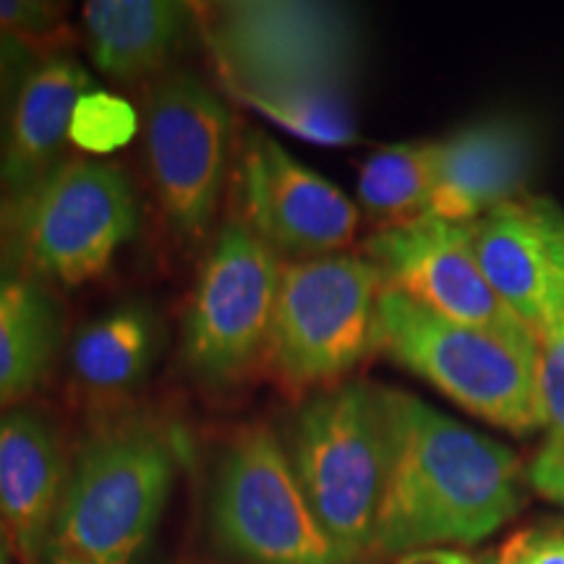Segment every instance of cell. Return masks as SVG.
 Returning <instances> with one entry per match:
<instances>
[{
    "label": "cell",
    "mask_w": 564,
    "mask_h": 564,
    "mask_svg": "<svg viewBox=\"0 0 564 564\" xmlns=\"http://www.w3.org/2000/svg\"><path fill=\"white\" fill-rule=\"evenodd\" d=\"M528 481L549 502L564 507V440H546L528 468Z\"/></svg>",
    "instance_id": "4316f807"
},
{
    "label": "cell",
    "mask_w": 564,
    "mask_h": 564,
    "mask_svg": "<svg viewBox=\"0 0 564 564\" xmlns=\"http://www.w3.org/2000/svg\"><path fill=\"white\" fill-rule=\"evenodd\" d=\"M535 415L546 440H564V288L535 327Z\"/></svg>",
    "instance_id": "7402d4cb"
},
{
    "label": "cell",
    "mask_w": 564,
    "mask_h": 564,
    "mask_svg": "<svg viewBox=\"0 0 564 564\" xmlns=\"http://www.w3.org/2000/svg\"><path fill=\"white\" fill-rule=\"evenodd\" d=\"M61 432L40 408L0 411V520L24 564H37L68 481Z\"/></svg>",
    "instance_id": "9a60e30c"
},
{
    "label": "cell",
    "mask_w": 564,
    "mask_h": 564,
    "mask_svg": "<svg viewBox=\"0 0 564 564\" xmlns=\"http://www.w3.org/2000/svg\"><path fill=\"white\" fill-rule=\"evenodd\" d=\"M236 100L262 112L293 137L322 147H348L358 139L348 84L316 82L257 91H236Z\"/></svg>",
    "instance_id": "44dd1931"
},
{
    "label": "cell",
    "mask_w": 564,
    "mask_h": 564,
    "mask_svg": "<svg viewBox=\"0 0 564 564\" xmlns=\"http://www.w3.org/2000/svg\"><path fill=\"white\" fill-rule=\"evenodd\" d=\"M209 523L220 552L243 564H340L267 426L246 429L225 449Z\"/></svg>",
    "instance_id": "ba28073f"
},
{
    "label": "cell",
    "mask_w": 564,
    "mask_h": 564,
    "mask_svg": "<svg viewBox=\"0 0 564 564\" xmlns=\"http://www.w3.org/2000/svg\"><path fill=\"white\" fill-rule=\"evenodd\" d=\"M440 141H408L373 152L358 175V202L379 230L426 217L436 183Z\"/></svg>",
    "instance_id": "ffe728a7"
},
{
    "label": "cell",
    "mask_w": 564,
    "mask_h": 564,
    "mask_svg": "<svg viewBox=\"0 0 564 564\" xmlns=\"http://www.w3.org/2000/svg\"><path fill=\"white\" fill-rule=\"evenodd\" d=\"M91 87V76L74 55H42L21 84L0 137L3 196L26 192L61 165L70 116Z\"/></svg>",
    "instance_id": "2e32d148"
},
{
    "label": "cell",
    "mask_w": 564,
    "mask_h": 564,
    "mask_svg": "<svg viewBox=\"0 0 564 564\" xmlns=\"http://www.w3.org/2000/svg\"><path fill=\"white\" fill-rule=\"evenodd\" d=\"M0 564H9V554H6V544H3V539H0Z\"/></svg>",
    "instance_id": "f1b7e54d"
},
{
    "label": "cell",
    "mask_w": 564,
    "mask_h": 564,
    "mask_svg": "<svg viewBox=\"0 0 564 564\" xmlns=\"http://www.w3.org/2000/svg\"><path fill=\"white\" fill-rule=\"evenodd\" d=\"M162 350V319L147 301H126L89 319L74 335L68 366L91 394H123L139 387Z\"/></svg>",
    "instance_id": "d6986e66"
},
{
    "label": "cell",
    "mask_w": 564,
    "mask_h": 564,
    "mask_svg": "<svg viewBox=\"0 0 564 564\" xmlns=\"http://www.w3.org/2000/svg\"><path fill=\"white\" fill-rule=\"evenodd\" d=\"M194 9L178 0H89L82 17L91 63L118 84L165 68L194 30Z\"/></svg>",
    "instance_id": "e0dca14e"
},
{
    "label": "cell",
    "mask_w": 564,
    "mask_h": 564,
    "mask_svg": "<svg viewBox=\"0 0 564 564\" xmlns=\"http://www.w3.org/2000/svg\"><path fill=\"white\" fill-rule=\"evenodd\" d=\"M497 564H564V531L523 528L499 549Z\"/></svg>",
    "instance_id": "484cf974"
},
{
    "label": "cell",
    "mask_w": 564,
    "mask_h": 564,
    "mask_svg": "<svg viewBox=\"0 0 564 564\" xmlns=\"http://www.w3.org/2000/svg\"><path fill=\"white\" fill-rule=\"evenodd\" d=\"M228 105L192 70H175L147 97V165L162 215L181 241H199L215 217L228 167Z\"/></svg>",
    "instance_id": "30bf717a"
},
{
    "label": "cell",
    "mask_w": 564,
    "mask_h": 564,
    "mask_svg": "<svg viewBox=\"0 0 564 564\" xmlns=\"http://www.w3.org/2000/svg\"><path fill=\"white\" fill-rule=\"evenodd\" d=\"M40 58L42 51L30 45V42L0 32V137H3L6 118H9L21 84L30 76V70L37 66Z\"/></svg>",
    "instance_id": "d4e9b609"
},
{
    "label": "cell",
    "mask_w": 564,
    "mask_h": 564,
    "mask_svg": "<svg viewBox=\"0 0 564 564\" xmlns=\"http://www.w3.org/2000/svg\"><path fill=\"white\" fill-rule=\"evenodd\" d=\"M63 340L53 288L0 262V411L17 408L51 373Z\"/></svg>",
    "instance_id": "ac0fdd59"
},
{
    "label": "cell",
    "mask_w": 564,
    "mask_h": 564,
    "mask_svg": "<svg viewBox=\"0 0 564 564\" xmlns=\"http://www.w3.org/2000/svg\"><path fill=\"white\" fill-rule=\"evenodd\" d=\"M494 293L525 324L539 327L564 288V215L546 199H514L465 225Z\"/></svg>",
    "instance_id": "4fadbf2b"
},
{
    "label": "cell",
    "mask_w": 564,
    "mask_h": 564,
    "mask_svg": "<svg viewBox=\"0 0 564 564\" xmlns=\"http://www.w3.org/2000/svg\"><path fill=\"white\" fill-rule=\"evenodd\" d=\"M364 257L382 270L384 285L421 306L499 337L535 343L531 329L505 306L484 278L465 225L419 217L373 232L364 243Z\"/></svg>",
    "instance_id": "7c38bea8"
},
{
    "label": "cell",
    "mask_w": 564,
    "mask_h": 564,
    "mask_svg": "<svg viewBox=\"0 0 564 564\" xmlns=\"http://www.w3.org/2000/svg\"><path fill=\"white\" fill-rule=\"evenodd\" d=\"M243 223L285 257L340 253L356 238L361 212L335 183L301 165L280 141L251 129L238 150Z\"/></svg>",
    "instance_id": "8fae6325"
},
{
    "label": "cell",
    "mask_w": 564,
    "mask_h": 564,
    "mask_svg": "<svg viewBox=\"0 0 564 564\" xmlns=\"http://www.w3.org/2000/svg\"><path fill=\"white\" fill-rule=\"evenodd\" d=\"M535 158L533 131L518 118L494 116L463 126L440 141L436 183L426 215L468 225L486 212L520 199L533 175Z\"/></svg>",
    "instance_id": "5bb4252c"
},
{
    "label": "cell",
    "mask_w": 564,
    "mask_h": 564,
    "mask_svg": "<svg viewBox=\"0 0 564 564\" xmlns=\"http://www.w3.org/2000/svg\"><path fill=\"white\" fill-rule=\"evenodd\" d=\"M175 444L141 415H118L84 436L37 564H137L175 481Z\"/></svg>",
    "instance_id": "7a4b0ae2"
},
{
    "label": "cell",
    "mask_w": 564,
    "mask_h": 564,
    "mask_svg": "<svg viewBox=\"0 0 564 564\" xmlns=\"http://www.w3.org/2000/svg\"><path fill=\"white\" fill-rule=\"evenodd\" d=\"M377 350L491 426L520 436L539 432L535 343L453 322L384 285L377 299Z\"/></svg>",
    "instance_id": "5b68a950"
},
{
    "label": "cell",
    "mask_w": 564,
    "mask_h": 564,
    "mask_svg": "<svg viewBox=\"0 0 564 564\" xmlns=\"http://www.w3.org/2000/svg\"><path fill=\"white\" fill-rule=\"evenodd\" d=\"M139 228L141 207L123 167L63 160L26 192L0 196V262L51 288H79L100 278Z\"/></svg>",
    "instance_id": "3957f363"
},
{
    "label": "cell",
    "mask_w": 564,
    "mask_h": 564,
    "mask_svg": "<svg viewBox=\"0 0 564 564\" xmlns=\"http://www.w3.org/2000/svg\"><path fill=\"white\" fill-rule=\"evenodd\" d=\"M394 564H478L468 554L455 552V549H423V552H411L400 556Z\"/></svg>",
    "instance_id": "83f0119b"
},
{
    "label": "cell",
    "mask_w": 564,
    "mask_h": 564,
    "mask_svg": "<svg viewBox=\"0 0 564 564\" xmlns=\"http://www.w3.org/2000/svg\"><path fill=\"white\" fill-rule=\"evenodd\" d=\"M280 274L278 253L249 225L225 223L183 319V364L196 382L225 387L251 369L270 335Z\"/></svg>",
    "instance_id": "9c48e42d"
},
{
    "label": "cell",
    "mask_w": 564,
    "mask_h": 564,
    "mask_svg": "<svg viewBox=\"0 0 564 564\" xmlns=\"http://www.w3.org/2000/svg\"><path fill=\"white\" fill-rule=\"evenodd\" d=\"M196 21L230 95L348 84L361 53L356 19L335 3L236 0L204 6Z\"/></svg>",
    "instance_id": "52a82bcc"
},
{
    "label": "cell",
    "mask_w": 564,
    "mask_h": 564,
    "mask_svg": "<svg viewBox=\"0 0 564 564\" xmlns=\"http://www.w3.org/2000/svg\"><path fill=\"white\" fill-rule=\"evenodd\" d=\"M293 476L340 564H364L387 478L382 387L345 382L308 398L282 436Z\"/></svg>",
    "instance_id": "277c9868"
},
{
    "label": "cell",
    "mask_w": 564,
    "mask_h": 564,
    "mask_svg": "<svg viewBox=\"0 0 564 564\" xmlns=\"http://www.w3.org/2000/svg\"><path fill=\"white\" fill-rule=\"evenodd\" d=\"M486 564H497V562H494V560H491V562H486Z\"/></svg>",
    "instance_id": "f546056e"
},
{
    "label": "cell",
    "mask_w": 564,
    "mask_h": 564,
    "mask_svg": "<svg viewBox=\"0 0 564 564\" xmlns=\"http://www.w3.org/2000/svg\"><path fill=\"white\" fill-rule=\"evenodd\" d=\"M387 478L373 531L377 554L470 546L523 505L512 449L434 411L415 394L387 390Z\"/></svg>",
    "instance_id": "6da1fadb"
},
{
    "label": "cell",
    "mask_w": 564,
    "mask_h": 564,
    "mask_svg": "<svg viewBox=\"0 0 564 564\" xmlns=\"http://www.w3.org/2000/svg\"><path fill=\"white\" fill-rule=\"evenodd\" d=\"M139 133V112L121 95L91 87L76 102L68 126V144L84 154L105 158L123 150Z\"/></svg>",
    "instance_id": "603a6c76"
},
{
    "label": "cell",
    "mask_w": 564,
    "mask_h": 564,
    "mask_svg": "<svg viewBox=\"0 0 564 564\" xmlns=\"http://www.w3.org/2000/svg\"><path fill=\"white\" fill-rule=\"evenodd\" d=\"M384 274L361 253L301 259L280 274L267 356L291 387L335 384L377 350Z\"/></svg>",
    "instance_id": "8992f818"
},
{
    "label": "cell",
    "mask_w": 564,
    "mask_h": 564,
    "mask_svg": "<svg viewBox=\"0 0 564 564\" xmlns=\"http://www.w3.org/2000/svg\"><path fill=\"white\" fill-rule=\"evenodd\" d=\"M0 32L26 40L37 51L63 32V6L47 0H0Z\"/></svg>",
    "instance_id": "cb8c5ba5"
}]
</instances>
